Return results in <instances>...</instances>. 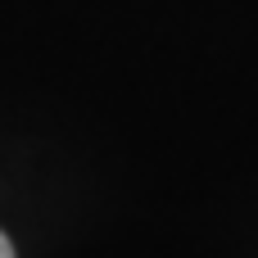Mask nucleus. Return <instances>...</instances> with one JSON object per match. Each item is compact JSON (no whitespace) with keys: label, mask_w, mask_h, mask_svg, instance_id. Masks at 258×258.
<instances>
[{"label":"nucleus","mask_w":258,"mask_h":258,"mask_svg":"<svg viewBox=\"0 0 258 258\" xmlns=\"http://www.w3.org/2000/svg\"><path fill=\"white\" fill-rule=\"evenodd\" d=\"M0 258H14V249H9V240L0 236Z\"/></svg>","instance_id":"f257e3e1"}]
</instances>
